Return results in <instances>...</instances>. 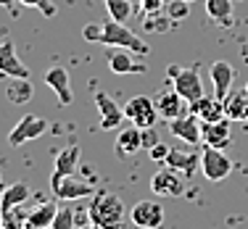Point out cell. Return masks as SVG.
<instances>
[{"instance_id":"obj_1","label":"cell","mask_w":248,"mask_h":229,"mask_svg":"<svg viewBox=\"0 0 248 229\" xmlns=\"http://www.w3.org/2000/svg\"><path fill=\"white\" fill-rule=\"evenodd\" d=\"M87 219L100 229H122L124 219H127L124 200L114 192H95L90 208H87Z\"/></svg>"},{"instance_id":"obj_2","label":"cell","mask_w":248,"mask_h":229,"mask_svg":"<svg viewBox=\"0 0 248 229\" xmlns=\"http://www.w3.org/2000/svg\"><path fill=\"white\" fill-rule=\"evenodd\" d=\"M100 45H106V48H127V50H132V53H140V56L151 53L148 45H145L143 40L132 32V29H129L127 24H122V21H114V19H108L103 24Z\"/></svg>"},{"instance_id":"obj_3","label":"cell","mask_w":248,"mask_h":229,"mask_svg":"<svg viewBox=\"0 0 248 229\" xmlns=\"http://www.w3.org/2000/svg\"><path fill=\"white\" fill-rule=\"evenodd\" d=\"M169 79H172L174 90L185 98L187 105L203 98V82H201V74H198L196 66L182 69V66H177V63H172V66H169Z\"/></svg>"},{"instance_id":"obj_4","label":"cell","mask_w":248,"mask_h":229,"mask_svg":"<svg viewBox=\"0 0 248 229\" xmlns=\"http://www.w3.org/2000/svg\"><path fill=\"white\" fill-rule=\"evenodd\" d=\"M45 132H48V121H45L43 116L27 114V116H21L19 124L8 132V145L11 148H19V145H24V143H32V140L43 137Z\"/></svg>"},{"instance_id":"obj_5","label":"cell","mask_w":248,"mask_h":229,"mask_svg":"<svg viewBox=\"0 0 248 229\" xmlns=\"http://www.w3.org/2000/svg\"><path fill=\"white\" fill-rule=\"evenodd\" d=\"M201 172L209 182H222L227 179V174L232 172V161L219 150L211 148V145H203V153H201Z\"/></svg>"},{"instance_id":"obj_6","label":"cell","mask_w":248,"mask_h":229,"mask_svg":"<svg viewBox=\"0 0 248 229\" xmlns=\"http://www.w3.org/2000/svg\"><path fill=\"white\" fill-rule=\"evenodd\" d=\"M124 116H127L135 127L148 129V127H153L158 121L156 100H151V98H145V95L132 98V100H127V105H124Z\"/></svg>"},{"instance_id":"obj_7","label":"cell","mask_w":248,"mask_h":229,"mask_svg":"<svg viewBox=\"0 0 248 229\" xmlns=\"http://www.w3.org/2000/svg\"><path fill=\"white\" fill-rule=\"evenodd\" d=\"M185 179L187 177H182L180 172H174V169L167 166V169L153 174L151 190H153V195H158V198H180L182 192H185Z\"/></svg>"},{"instance_id":"obj_8","label":"cell","mask_w":248,"mask_h":229,"mask_svg":"<svg viewBox=\"0 0 248 229\" xmlns=\"http://www.w3.org/2000/svg\"><path fill=\"white\" fill-rule=\"evenodd\" d=\"M50 187H53V195L58 200H79V198H93L95 190L85 182H79L72 174V177H53L50 174Z\"/></svg>"},{"instance_id":"obj_9","label":"cell","mask_w":248,"mask_h":229,"mask_svg":"<svg viewBox=\"0 0 248 229\" xmlns=\"http://www.w3.org/2000/svg\"><path fill=\"white\" fill-rule=\"evenodd\" d=\"M169 132H172L174 137L185 140L187 145H198V143H203V134H201V119H198L196 114H190V111L169 121Z\"/></svg>"},{"instance_id":"obj_10","label":"cell","mask_w":248,"mask_h":229,"mask_svg":"<svg viewBox=\"0 0 248 229\" xmlns=\"http://www.w3.org/2000/svg\"><path fill=\"white\" fill-rule=\"evenodd\" d=\"M129 219H132V224L140 227V229H158V227H164V208L153 200H140L132 208Z\"/></svg>"},{"instance_id":"obj_11","label":"cell","mask_w":248,"mask_h":229,"mask_svg":"<svg viewBox=\"0 0 248 229\" xmlns=\"http://www.w3.org/2000/svg\"><path fill=\"white\" fill-rule=\"evenodd\" d=\"M95 105L100 111V129H106V132L122 127V119H127V116H124V108H119V103L103 90L95 92Z\"/></svg>"},{"instance_id":"obj_12","label":"cell","mask_w":248,"mask_h":229,"mask_svg":"<svg viewBox=\"0 0 248 229\" xmlns=\"http://www.w3.org/2000/svg\"><path fill=\"white\" fill-rule=\"evenodd\" d=\"M156 111H158L161 119L172 121V119H177V116L187 114V103H185V98H182L174 87H169V90H161L156 95Z\"/></svg>"},{"instance_id":"obj_13","label":"cell","mask_w":248,"mask_h":229,"mask_svg":"<svg viewBox=\"0 0 248 229\" xmlns=\"http://www.w3.org/2000/svg\"><path fill=\"white\" fill-rule=\"evenodd\" d=\"M0 76H8V79H14V76H29V69L19 61L16 45L11 40L0 43Z\"/></svg>"},{"instance_id":"obj_14","label":"cell","mask_w":248,"mask_h":229,"mask_svg":"<svg viewBox=\"0 0 248 229\" xmlns=\"http://www.w3.org/2000/svg\"><path fill=\"white\" fill-rule=\"evenodd\" d=\"M201 134H203V145H211V148L224 150L232 140L230 134V119L222 121H201Z\"/></svg>"},{"instance_id":"obj_15","label":"cell","mask_w":248,"mask_h":229,"mask_svg":"<svg viewBox=\"0 0 248 229\" xmlns=\"http://www.w3.org/2000/svg\"><path fill=\"white\" fill-rule=\"evenodd\" d=\"M187 111L196 114L201 121H222V119H227V116H224V100L217 98V95H203L201 100L187 105Z\"/></svg>"},{"instance_id":"obj_16","label":"cell","mask_w":248,"mask_h":229,"mask_svg":"<svg viewBox=\"0 0 248 229\" xmlns=\"http://www.w3.org/2000/svg\"><path fill=\"white\" fill-rule=\"evenodd\" d=\"M45 85L56 92L61 105H72L74 98H72V87H69V72L63 66H50L45 72Z\"/></svg>"},{"instance_id":"obj_17","label":"cell","mask_w":248,"mask_h":229,"mask_svg":"<svg viewBox=\"0 0 248 229\" xmlns=\"http://www.w3.org/2000/svg\"><path fill=\"white\" fill-rule=\"evenodd\" d=\"M209 76L214 82V95L217 98H227L230 90H232V79H235V69L230 66L227 61H214L209 69Z\"/></svg>"},{"instance_id":"obj_18","label":"cell","mask_w":248,"mask_h":229,"mask_svg":"<svg viewBox=\"0 0 248 229\" xmlns=\"http://www.w3.org/2000/svg\"><path fill=\"white\" fill-rule=\"evenodd\" d=\"M140 148H143V129L140 127H127L119 132V137H116V156L119 158H127V156H135Z\"/></svg>"},{"instance_id":"obj_19","label":"cell","mask_w":248,"mask_h":229,"mask_svg":"<svg viewBox=\"0 0 248 229\" xmlns=\"http://www.w3.org/2000/svg\"><path fill=\"white\" fill-rule=\"evenodd\" d=\"M224 116L230 121H248V90H230V95L224 98Z\"/></svg>"},{"instance_id":"obj_20","label":"cell","mask_w":248,"mask_h":229,"mask_svg":"<svg viewBox=\"0 0 248 229\" xmlns=\"http://www.w3.org/2000/svg\"><path fill=\"white\" fill-rule=\"evenodd\" d=\"M108 66L114 74H143L145 72L140 63L132 61V50H127V48H111Z\"/></svg>"},{"instance_id":"obj_21","label":"cell","mask_w":248,"mask_h":229,"mask_svg":"<svg viewBox=\"0 0 248 229\" xmlns=\"http://www.w3.org/2000/svg\"><path fill=\"white\" fill-rule=\"evenodd\" d=\"M79 145H69V148L58 150L56 156V166H53V177H72L77 174V166H79Z\"/></svg>"},{"instance_id":"obj_22","label":"cell","mask_w":248,"mask_h":229,"mask_svg":"<svg viewBox=\"0 0 248 229\" xmlns=\"http://www.w3.org/2000/svg\"><path fill=\"white\" fill-rule=\"evenodd\" d=\"M167 163L169 169H174V172H180L182 177L190 179L193 174H196V169L201 166V156H193V153H182V150H169L167 156Z\"/></svg>"},{"instance_id":"obj_23","label":"cell","mask_w":248,"mask_h":229,"mask_svg":"<svg viewBox=\"0 0 248 229\" xmlns=\"http://www.w3.org/2000/svg\"><path fill=\"white\" fill-rule=\"evenodd\" d=\"M56 214H58L56 203H43L40 208L29 211V214L24 216V229H48V227H53Z\"/></svg>"},{"instance_id":"obj_24","label":"cell","mask_w":248,"mask_h":229,"mask_svg":"<svg viewBox=\"0 0 248 229\" xmlns=\"http://www.w3.org/2000/svg\"><path fill=\"white\" fill-rule=\"evenodd\" d=\"M32 95H34V87H32V82H29V76H14L11 85H8V90H5V98H8L14 105L29 103Z\"/></svg>"},{"instance_id":"obj_25","label":"cell","mask_w":248,"mask_h":229,"mask_svg":"<svg viewBox=\"0 0 248 229\" xmlns=\"http://www.w3.org/2000/svg\"><path fill=\"white\" fill-rule=\"evenodd\" d=\"M29 200V187L24 182H14L11 187H5L3 195H0V205H3V211H11L16 208V205L27 203Z\"/></svg>"},{"instance_id":"obj_26","label":"cell","mask_w":248,"mask_h":229,"mask_svg":"<svg viewBox=\"0 0 248 229\" xmlns=\"http://www.w3.org/2000/svg\"><path fill=\"white\" fill-rule=\"evenodd\" d=\"M206 14H209V19L227 24L232 19V0H206Z\"/></svg>"},{"instance_id":"obj_27","label":"cell","mask_w":248,"mask_h":229,"mask_svg":"<svg viewBox=\"0 0 248 229\" xmlns=\"http://www.w3.org/2000/svg\"><path fill=\"white\" fill-rule=\"evenodd\" d=\"M103 5L108 11V19L122 21V24H127L132 16V0H103Z\"/></svg>"},{"instance_id":"obj_28","label":"cell","mask_w":248,"mask_h":229,"mask_svg":"<svg viewBox=\"0 0 248 229\" xmlns=\"http://www.w3.org/2000/svg\"><path fill=\"white\" fill-rule=\"evenodd\" d=\"M187 0H169L167 3V16L172 21H180V19H185L187 14H190V8H187Z\"/></svg>"},{"instance_id":"obj_29","label":"cell","mask_w":248,"mask_h":229,"mask_svg":"<svg viewBox=\"0 0 248 229\" xmlns=\"http://www.w3.org/2000/svg\"><path fill=\"white\" fill-rule=\"evenodd\" d=\"M53 229H74V211L72 208H58L56 219H53Z\"/></svg>"},{"instance_id":"obj_30","label":"cell","mask_w":248,"mask_h":229,"mask_svg":"<svg viewBox=\"0 0 248 229\" xmlns=\"http://www.w3.org/2000/svg\"><path fill=\"white\" fill-rule=\"evenodd\" d=\"M169 24H174V21L167 16V11L161 14V19H153V16H148V19H145V29H151V32H164Z\"/></svg>"},{"instance_id":"obj_31","label":"cell","mask_w":248,"mask_h":229,"mask_svg":"<svg viewBox=\"0 0 248 229\" xmlns=\"http://www.w3.org/2000/svg\"><path fill=\"white\" fill-rule=\"evenodd\" d=\"M100 34H103V24H85L82 29V37L87 43H100Z\"/></svg>"},{"instance_id":"obj_32","label":"cell","mask_w":248,"mask_h":229,"mask_svg":"<svg viewBox=\"0 0 248 229\" xmlns=\"http://www.w3.org/2000/svg\"><path fill=\"white\" fill-rule=\"evenodd\" d=\"M143 5V14L151 16V14H161V8H167V0H138Z\"/></svg>"},{"instance_id":"obj_33","label":"cell","mask_w":248,"mask_h":229,"mask_svg":"<svg viewBox=\"0 0 248 229\" xmlns=\"http://www.w3.org/2000/svg\"><path fill=\"white\" fill-rule=\"evenodd\" d=\"M169 150H172V148H169V145H164V143H158L156 145V148H151V161H167V156H169Z\"/></svg>"},{"instance_id":"obj_34","label":"cell","mask_w":248,"mask_h":229,"mask_svg":"<svg viewBox=\"0 0 248 229\" xmlns=\"http://www.w3.org/2000/svg\"><path fill=\"white\" fill-rule=\"evenodd\" d=\"M156 145H158V137H156V132H153V127L143 129V148L151 150V148H156Z\"/></svg>"},{"instance_id":"obj_35","label":"cell","mask_w":248,"mask_h":229,"mask_svg":"<svg viewBox=\"0 0 248 229\" xmlns=\"http://www.w3.org/2000/svg\"><path fill=\"white\" fill-rule=\"evenodd\" d=\"M40 11H43V16H45V19H53V16H56V5H53L50 0H45V3L40 5Z\"/></svg>"},{"instance_id":"obj_36","label":"cell","mask_w":248,"mask_h":229,"mask_svg":"<svg viewBox=\"0 0 248 229\" xmlns=\"http://www.w3.org/2000/svg\"><path fill=\"white\" fill-rule=\"evenodd\" d=\"M21 5H27V8H40V5L45 3V0H19Z\"/></svg>"},{"instance_id":"obj_37","label":"cell","mask_w":248,"mask_h":229,"mask_svg":"<svg viewBox=\"0 0 248 229\" xmlns=\"http://www.w3.org/2000/svg\"><path fill=\"white\" fill-rule=\"evenodd\" d=\"M0 5H3V8H11V5H14V0H0Z\"/></svg>"},{"instance_id":"obj_38","label":"cell","mask_w":248,"mask_h":229,"mask_svg":"<svg viewBox=\"0 0 248 229\" xmlns=\"http://www.w3.org/2000/svg\"><path fill=\"white\" fill-rule=\"evenodd\" d=\"M79 229H100V227H95V224H93V221H90V224H87V227H79Z\"/></svg>"},{"instance_id":"obj_39","label":"cell","mask_w":248,"mask_h":229,"mask_svg":"<svg viewBox=\"0 0 248 229\" xmlns=\"http://www.w3.org/2000/svg\"><path fill=\"white\" fill-rule=\"evenodd\" d=\"M0 221H3V205H0Z\"/></svg>"},{"instance_id":"obj_40","label":"cell","mask_w":248,"mask_h":229,"mask_svg":"<svg viewBox=\"0 0 248 229\" xmlns=\"http://www.w3.org/2000/svg\"><path fill=\"white\" fill-rule=\"evenodd\" d=\"M0 229H5V227H3V224H0Z\"/></svg>"},{"instance_id":"obj_41","label":"cell","mask_w":248,"mask_h":229,"mask_svg":"<svg viewBox=\"0 0 248 229\" xmlns=\"http://www.w3.org/2000/svg\"><path fill=\"white\" fill-rule=\"evenodd\" d=\"M246 90H248V82H246Z\"/></svg>"},{"instance_id":"obj_42","label":"cell","mask_w":248,"mask_h":229,"mask_svg":"<svg viewBox=\"0 0 248 229\" xmlns=\"http://www.w3.org/2000/svg\"><path fill=\"white\" fill-rule=\"evenodd\" d=\"M0 37H3V32H0Z\"/></svg>"},{"instance_id":"obj_43","label":"cell","mask_w":248,"mask_h":229,"mask_svg":"<svg viewBox=\"0 0 248 229\" xmlns=\"http://www.w3.org/2000/svg\"><path fill=\"white\" fill-rule=\"evenodd\" d=\"M187 3H193V0H187Z\"/></svg>"},{"instance_id":"obj_44","label":"cell","mask_w":248,"mask_h":229,"mask_svg":"<svg viewBox=\"0 0 248 229\" xmlns=\"http://www.w3.org/2000/svg\"><path fill=\"white\" fill-rule=\"evenodd\" d=\"M48 229H53V227H48Z\"/></svg>"},{"instance_id":"obj_45","label":"cell","mask_w":248,"mask_h":229,"mask_svg":"<svg viewBox=\"0 0 248 229\" xmlns=\"http://www.w3.org/2000/svg\"><path fill=\"white\" fill-rule=\"evenodd\" d=\"M132 3H135V0H132Z\"/></svg>"},{"instance_id":"obj_46","label":"cell","mask_w":248,"mask_h":229,"mask_svg":"<svg viewBox=\"0 0 248 229\" xmlns=\"http://www.w3.org/2000/svg\"><path fill=\"white\" fill-rule=\"evenodd\" d=\"M0 179H3V177H0Z\"/></svg>"}]
</instances>
